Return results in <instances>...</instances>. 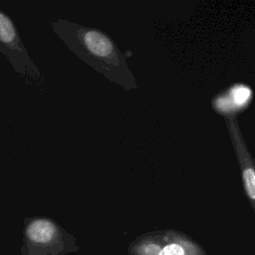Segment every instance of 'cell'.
Here are the masks:
<instances>
[{
    "instance_id": "obj_2",
    "label": "cell",
    "mask_w": 255,
    "mask_h": 255,
    "mask_svg": "<svg viewBox=\"0 0 255 255\" xmlns=\"http://www.w3.org/2000/svg\"><path fill=\"white\" fill-rule=\"evenodd\" d=\"M0 52L8 59L15 72L33 84L44 81L38 67L31 59L19 31L10 16L0 9Z\"/></svg>"
},
{
    "instance_id": "obj_4",
    "label": "cell",
    "mask_w": 255,
    "mask_h": 255,
    "mask_svg": "<svg viewBox=\"0 0 255 255\" xmlns=\"http://www.w3.org/2000/svg\"><path fill=\"white\" fill-rule=\"evenodd\" d=\"M141 255H207L205 249L185 233L168 230L147 240Z\"/></svg>"
},
{
    "instance_id": "obj_1",
    "label": "cell",
    "mask_w": 255,
    "mask_h": 255,
    "mask_svg": "<svg viewBox=\"0 0 255 255\" xmlns=\"http://www.w3.org/2000/svg\"><path fill=\"white\" fill-rule=\"evenodd\" d=\"M51 28L71 52L106 79L126 91L138 89L125 55L104 31L65 19L53 21Z\"/></svg>"
},
{
    "instance_id": "obj_5",
    "label": "cell",
    "mask_w": 255,
    "mask_h": 255,
    "mask_svg": "<svg viewBox=\"0 0 255 255\" xmlns=\"http://www.w3.org/2000/svg\"><path fill=\"white\" fill-rule=\"evenodd\" d=\"M56 230V225L51 220L47 218H35L29 222L26 233L29 239L39 243H46L52 240Z\"/></svg>"
},
{
    "instance_id": "obj_3",
    "label": "cell",
    "mask_w": 255,
    "mask_h": 255,
    "mask_svg": "<svg viewBox=\"0 0 255 255\" xmlns=\"http://www.w3.org/2000/svg\"><path fill=\"white\" fill-rule=\"evenodd\" d=\"M225 124L240 168L243 189L255 213V160L248 149L237 118L232 115L225 117Z\"/></svg>"
}]
</instances>
